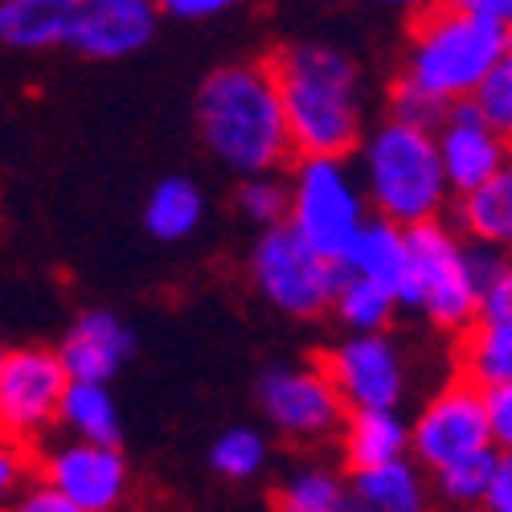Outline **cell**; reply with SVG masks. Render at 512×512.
I'll return each mask as SVG.
<instances>
[{
    "label": "cell",
    "mask_w": 512,
    "mask_h": 512,
    "mask_svg": "<svg viewBox=\"0 0 512 512\" xmlns=\"http://www.w3.org/2000/svg\"><path fill=\"white\" fill-rule=\"evenodd\" d=\"M377 5H390V9H418V13H426V9H435L431 0H377Z\"/></svg>",
    "instance_id": "8d00e7d4"
},
{
    "label": "cell",
    "mask_w": 512,
    "mask_h": 512,
    "mask_svg": "<svg viewBox=\"0 0 512 512\" xmlns=\"http://www.w3.org/2000/svg\"><path fill=\"white\" fill-rule=\"evenodd\" d=\"M353 492L373 512H431V484H426V467L418 459H394L381 467L353 472Z\"/></svg>",
    "instance_id": "ac0fdd59"
},
{
    "label": "cell",
    "mask_w": 512,
    "mask_h": 512,
    "mask_svg": "<svg viewBox=\"0 0 512 512\" xmlns=\"http://www.w3.org/2000/svg\"><path fill=\"white\" fill-rule=\"evenodd\" d=\"M324 369L349 410H398L406 398V361L390 332H349L328 349Z\"/></svg>",
    "instance_id": "4fadbf2b"
},
{
    "label": "cell",
    "mask_w": 512,
    "mask_h": 512,
    "mask_svg": "<svg viewBox=\"0 0 512 512\" xmlns=\"http://www.w3.org/2000/svg\"><path fill=\"white\" fill-rule=\"evenodd\" d=\"M488 418H492V443L500 455H512V386L488 390Z\"/></svg>",
    "instance_id": "f546056e"
},
{
    "label": "cell",
    "mask_w": 512,
    "mask_h": 512,
    "mask_svg": "<svg viewBox=\"0 0 512 512\" xmlns=\"http://www.w3.org/2000/svg\"><path fill=\"white\" fill-rule=\"evenodd\" d=\"M291 144L300 156L345 160L365 144V95L361 66L328 41H295L271 58Z\"/></svg>",
    "instance_id": "7a4b0ae2"
},
{
    "label": "cell",
    "mask_w": 512,
    "mask_h": 512,
    "mask_svg": "<svg viewBox=\"0 0 512 512\" xmlns=\"http://www.w3.org/2000/svg\"><path fill=\"white\" fill-rule=\"evenodd\" d=\"M390 119H402V123H414V127H431V132H439L443 119H447V107H439L435 99H426L422 91L406 87V82L398 78L394 91H390Z\"/></svg>",
    "instance_id": "f1b7e54d"
},
{
    "label": "cell",
    "mask_w": 512,
    "mask_h": 512,
    "mask_svg": "<svg viewBox=\"0 0 512 512\" xmlns=\"http://www.w3.org/2000/svg\"><path fill=\"white\" fill-rule=\"evenodd\" d=\"M205 222V193L189 177H164L144 201V230L156 242H185Z\"/></svg>",
    "instance_id": "44dd1931"
},
{
    "label": "cell",
    "mask_w": 512,
    "mask_h": 512,
    "mask_svg": "<svg viewBox=\"0 0 512 512\" xmlns=\"http://www.w3.org/2000/svg\"><path fill=\"white\" fill-rule=\"evenodd\" d=\"M254 394H259L263 418L295 443H320L328 435H340L349 418V406L324 365H271Z\"/></svg>",
    "instance_id": "8fae6325"
},
{
    "label": "cell",
    "mask_w": 512,
    "mask_h": 512,
    "mask_svg": "<svg viewBox=\"0 0 512 512\" xmlns=\"http://www.w3.org/2000/svg\"><path fill=\"white\" fill-rule=\"evenodd\" d=\"M484 512H512V455H500L496 463V480L488 488Z\"/></svg>",
    "instance_id": "e575fe53"
},
{
    "label": "cell",
    "mask_w": 512,
    "mask_h": 512,
    "mask_svg": "<svg viewBox=\"0 0 512 512\" xmlns=\"http://www.w3.org/2000/svg\"><path fill=\"white\" fill-rule=\"evenodd\" d=\"M156 0H0V37L9 50H70L91 62L140 54L156 37Z\"/></svg>",
    "instance_id": "3957f363"
},
{
    "label": "cell",
    "mask_w": 512,
    "mask_h": 512,
    "mask_svg": "<svg viewBox=\"0 0 512 512\" xmlns=\"http://www.w3.org/2000/svg\"><path fill=\"white\" fill-rule=\"evenodd\" d=\"M508 41L512 33L492 21L435 5L410 29L402 82L447 111L455 103H472L488 82V74L496 70V62L504 58Z\"/></svg>",
    "instance_id": "5b68a950"
},
{
    "label": "cell",
    "mask_w": 512,
    "mask_h": 512,
    "mask_svg": "<svg viewBox=\"0 0 512 512\" xmlns=\"http://www.w3.org/2000/svg\"><path fill=\"white\" fill-rule=\"evenodd\" d=\"M340 512H373L357 492H353V484H349V496H345V504H340Z\"/></svg>",
    "instance_id": "74e56055"
},
{
    "label": "cell",
    "mask_w": 512,
    "mask_h": 512,
    "mask_svg": "<svg viewBox=\"0 0 512 512\" xmlns=\"http://www.w3.org/2000/svg\"><path fill=\"white\" fill-rule=\"evenodd\" d=\"M246 267H250V279L263 300L295 320H312L320 312H332L340 279H345L340 263L324 259V254L287 222L254 238Z\"/></svg>",
    "instance_id": "ba28073f"
},
{
    "label": "cell",
    "mask_w": 512,
    "mask_h": 512,
    "mask_svg": "<svg viewBox=\"0 0 512 512\" xmlns=\"http://www.w3.org/2000/svg\"><path fill=\"white\" fill-rule=\"evenodd\" d=\"M476 107L484 111V119L496 127V132L512 144V41H508L504 58L496 62V70L488 74V82L480 87Z\"/></svg>",
    "instance_id": "83f0119b"
},
{
    "label": "cell",
    "mask_w": 512,
    "mask_h": 512,
    "mask_svg": "<svg viewBox=\"0 0 512 512\" xmlns=\"http://www.w3.org/2000/svg\"><path fill=\"white\" fill-rule=\"evenodd\" d=\"M58 422L66 426L74 439L119 447L123 418H119V406H115L111 386H99V381H74L66 402H62V418Z\"/></svg>",
    "instance_id": "7402d4cb"
},
{
    "label": "cell",
    "mask_w": 512,
    "mask_h": 512,
    "mask_svg": "<svg viewBox=\"0 0 512 512\" xmlns=\"http://www.w3.org/2000/svg\"><path fill=\"white\" fill-rule=\"evenodd\" d=\"M439 156L447 168V181L455 197L476 193L480 185H488L492 177H500L512 164L508 156V140L484 119V111L472 103H455L439 127Z\"/></svg>",
    "instance_id": "5bb4252c"
},
{
    "label": "cell",
    "mask_w": 512,
    "mask_h": 512,
    "mask_svg": "<svg viewBox=\"0 0 512 512\" xmlns=\"http://www.w3.org/2000/svg\"><path fill=\"white\" fill-rule=\"evenodd\" d=\"M29 476V459H25V443L5 435V447H0V492L17 496L21 480Z\"/></svg>",
    "instance_id": "d6a6232c"
},
{
    "label": "cell",
    "mask_w": 512,
    "mask_h": 512,
    "mask_svg": "<svg viewBox=\"0 0 512 512\" xmlns=\"http://www.w3.org/2000/svg\"><path fill=\"white\" fill-rule=\"evenodd\" d=\"M132 328H127L115 312H103V308H91L82 312L66 336H62V361L70 369L74 381H99V386H111V377L132 361Z\"/></svg>",
    "instance_id": "9a60e30c"
},
{
    "label": "cell",
    "mask_w": 512,
    "mask_h": 512,
    "mask_svg": "<svg viewBox=\"0 0 512 512\" xmlns=\"http://www.w3.org/2000/svg\"><path fill=\"white\" fill-rule=\"evenodd\" d=\"M349 484L324 463H304L275 488V512H340Z\"/></svg>",
    "instance_id": "cb8c5ba5"
},
{
    "label": "cell",
    "mask_w": 512,
    "mask_h": 512,
    "mask_svg": "<svg viewBox=\"0 0 512 512\" xmlns=\"http://www.w3.org/2000/svg\"><path fill=\"white\" fill-rule=\"evenodd\" d=\"M459 369L480 390L512 386V312L480 316L459 340Z\"/></svg>",
    "instance_id": "d6986e66"
},
{
    "label": "cell",
    "mask_w": 512,
    "mask_h": 512,
    "mask_svg": "<svg viewBox=\"0 0 512 512\" xmlns=\"http://www.w3.org/2000/svg\"><path fill=\"white\" fill-rule=\"evenodd\" d=\"M361 185L373 218H386L402 230L439 222L451 197L439 136L402 119L377 123L361 144Z\"/></svg>",
    "instance_id": "277c9868"
},
{
    "label": "cell",
    "mask_w": 512,
    "mask_h": 512,
    "mask_svg": "<svg viewBox=\"0 0 512 512\" xmlns=\"http://www.w3.org/2000/svg\"><path fill=\"white\" fill-rule=\"evenodd\" d=\"M74 377L58 349L17 345L0 357V422L9 439H37L62 418Z\"/></svg>",
    "instance_id": "30bf717a"
},
{
    "label": "cell",
    "mask_w": 512,
    "mask_h": 512,
    "mask_svg": "<svg viewBox=\"0 0 512 512\" xmlns=\"http://www.w3.org/2000/svg\"><path fill=\"white\" fill-rule=\"evenodd\" d=\"M402 300L394 291L386 287H377L369 279H353L345 275L340 279V291H336V320L345 324V332H357V336H369V332H390L394 316H398Z\"/></svg>",
    "instance_id": "603a6c76"
},
{
    "label": "cell",
    "mask_w": 512,
    "mask_h": 512,
    "mask_svg": "<svg viewBox=\"0 0 512 512\" xmlns=\"http://www.w3.org/2000/svg\"><path fill=\"white\" fill-rule=\"evenodd\" d=\"M9 512H82L78 504H70L66 496H58L50 484H29L25 492H17L13 496V504H9Z\"/></svg>",
    "instance_id": "4dcf8cb0"
},
{
    "label": "cell",
    "mask_w": 512,
    "mask_h": 512,
    "mask_svg": "<svg viewBox=\"0 0 512 512\" xmlns=\"http://www.w3.org/2000/svg\"><path fill=\"white\" fill-rule=\"evenodd\" d=\"M439 5L467 13V17H480V21H492V25L512 33V0H439Z\"/></svg>",
    "instance_id": "836d02e7"
},
{
    "label": "cell",
    "mask_w": 512,
    "mask_h": 512,
    "mask_svg": "<svg viewBox=\"0 0 512 512\" xmlns=\"http://www.w3.org/2000/svg\"><path fill=\"white\" fill-rule=\"evenodd\" d=\"M504 312H512V254H508L504 279L484 295V316H504Z\"/></svg>",
    "instance_id": "d590c367"
},
{
    "label": "cell",
    "mask_w": 512,
    "mask_h": 512,
    "mask_svg": "<svg viewBox=\"0 0 512 512\" xmlns=\"http://www.w3.org/2000/svg\"><path fill=\"white\" fill-rule=\"evenodd\" d=\"M496 463H500V451H480L472 459H459L451 467H443V472H435V492L455 504V508H484L488 500V488L496 480Z\"/></svg>",
    "instance_id": "484cf974"
},
{
    "label": "cell",
    "mask_w": 512,
    "mask_h": 512,
    "mask_svg": "<svg viewBox=\"0 0 512 512\" xmlns=\"http://www.w3.org/2000/svg\"><path fill=\"white\" fill-rule=\"evenodd\" d=\"M291 213L287 226L300 230L324 259L340 263L357 234L369 226V197L361 177L336 156H300L291 168Z\"/></svg>",
    "instance_id": "8992f818"
},
{
    "label": "cell",
    "mask_w": 512,
    "mask_h": 512,
    "mask_svg": "<svg viewBox=\"0 0 512 512\" xmlns=\"http://www.w3.org/2000/svg\"><path fill=\"white\" fill-rule=\"evenodd\" d=\"M492 447L496 443L488 418V390H480L467 377L447 381L435 398H426V406L410 422V459H418L431 476Z\"/></svg>",
    "instance_id": "9c48e42d"
},
{
    "label": "cell",
    "mask_w": 512,
    "mask_h": 512,
    "mask_svg": "<svg viewBox=\"0 0 512 512\" xmlns=\"http://www.w3.org/2000/svg\"><path fill=\"white\" fill-rule=\"evenodd\" d=\"M443 332H467L484 316V295L467 259V238L447 222H426L410 230V300Z\"/></svg>",
    "instance_id": "52a82bcc"
},
{
    "label": "cell",
    "mask_w": 512,
    "mask_h": 512,
    "mask_svg": "<svg viewBox=\"0 0 512 512\" xmlns=\"http://www.w3.org/2000/svg\"><path fill=\"white\" fill-rule=\"evenodd\" d=\"M267 459H271V447L263 431H254V426H230L209 447V467L226 480H254L267 467Z\"/></svg>",
    "instance_id": "d4e9b609"
},
{
    "label": "cell",
    "mask_w": 512,
    "mask_h": 512,
    "mask_svg": "<svg viewBox=\"0 0 512 512\" xmlns=\"http://www.w3.org/2000/svg\"><path fill=\"white\" fill-rule=\"evenodd\" d=\"M340 271L394 291L406 308V300H410V230H402L386 218H369V226L345 250V259H340Z\"/></svg>",
    "instance_id": "2e32d148"
},
{
    "label": "cell",
    "mask_w": 512,
    "mask_h": 512,
    "mask_svg": "<svg viewBox=\"0 0 512 512\" xmlns=\"http://www.w3.org/2000/svg\"><path fill=\"white\" fill-rule=\"evenodd\" d=\"M37 476L82 512H119L127 500V488H132L123 451L107 443H87V439H66L46 447L37 463Z\"/></svg>",
    "instance_id": "7c38bea8"
},
{
    "label": "cell",
    "mask_w": 512,
    "mask_h": 512,
    "mask_svg": "<svg viewBox=\"0 0 512 512\" xmlns=\"http://www.w3.org/2000/svg\"><path fill=\"white\" fill-rule=\"evenodd\" d=\"M238 213L246 222H254L259 230H271V226H283L287 213H291V185H283L279 177L263 173V177H246L238 185Z\"/></svg>",
    "instance_id": "4316f807"
},
{
    "label": "cell",
    "mask_w": 512,
    "mask_h": 512,
    "mask_svg": "<svg viewBox=\"0 0 512 512\" xmlns=\"http://www.w3.org/2000/svg\"><path fill=\"white\" fill-rule=\"evenodd\" d=\"M156 5H160V13L177 17V21H209V17L238 9L242 0H156Z\"/></svg>",
    "instance_id": "1f68e13d"
},
{
    "label": "cell",
    "mask_w": 512,
    "mask_h": 512,
    "mask_svg": "<svg viewBox=\"0 0 512 512\" xmlns=\"http://www.w3.org/2000/svg\"><path fill=\"white\" fill-rule=\"evenodd\" d=\"M455 222H459V234L467 242L512 254V164L500 177H492L488 185H480L476 193L459 197Z\"/></svg>",
    "instance_id": "ffe728a7"
},
{
    "label": "cell",
    "mask_w": 512,
    "mask_h": 512,
    "mask_svg": "<svg viewBox=\"0 0 512 512\" xmlns=\"http://www.w3.org/2000/svg\"><path fill=\"white\" fill-rule=\"evenodd\" d=\"M340 455L349 472L381 467L410 455V422L398 410H349L340 426Z\"/></svg>",
    "instance_id": "e0dca14e"
},
{
    "label": "cell",
    "mask_w": 512,
    "mask_h": 512,
    "mask_svg": "<svg viewBox=\"0 0 512 512\" xmlns=\"http://www.w3.org/2000/svg\"><path fill=\"white\" fill-rule=\"evenodd\" d=\"M197 132L209 156L242 181L275 173L295 144L271 62H230L213 70L197 91Z\"/></svg>",
    "instance_id": "6da1fadb"
}]
</instances>
